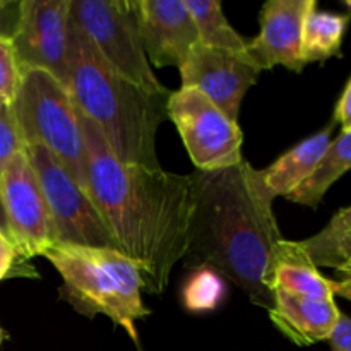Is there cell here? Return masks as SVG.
Returning a JSON list of instances; mask_svg holds the SVG:
<instances>
[{"label":"cell","mask_w":351,"mask_h":351,"mask_svg":"<svg viewBox=\"0 0 351 351\" xmlns=\"http://www.w3.org/2000/svg\"><path fill=\"white\" fill-rule=\"evenodd\" d=\"M88 153V192L113 245L137 266L143 290L161 295L189 245L191 175L120 161L79 110Z\"/></svg>","instance_id":"6da1fadb"},{"label":"cell","mask_w":351,"mask_h":351,"mask_svg":"<svg viewBox=\"0 0 351 351\" xmlns=\"http://www.w3.org/2000/svg\"><path fill=\"white\" fill-rule=\"evenodd\" d=\"M191 180L194 211L184 261L195 269H213L269 311L287 240L261 170L243 160L223 170H195Z\"/></svg>","instance_id":"7a4b0ae2"},{"label":"cell","mask_w":351,"mask_h":351,"mask_svg":"<svg viewBox=\"0 0 351 351\" xmlns=\"http://www.w3.org/2000/svg\"><path fill=\"white\" fill-rule=\"evenodd\" d=\"M67 89L77 108L96 123L123 163L161 168L156 134L170 95H153L115 71L71 19Z\"/></svg>","instance_id":"3957f363"},{"label":"cell","mask_w":351,"mask_h":351,"mask_svg":"<svg viewBox=\"0 0 351 351\" xmlns=\"http://www.w3.org/2000/svg\"><path fill=\"white\" fill-rule=\"evenodd\" d=\"M60 274L62 293L82 315H106L137 341L136 322L149 315L136 264L117 249L53 243L43 254Z\"/></svg>","instance_id":"277c9868"},{"label":"cell","mask_w":351,"mask_h":351,"mask_svg":"<svg viewBox=\"0 0 351 351\" xmlns=\"http://www.w3.org/2000/svg\"><path fill=\"white\" fill-rule=\"evenodd\" d=\"M23 144H41L88 192V153L79 108L50 72L24 69L12 101Z\"/></svg>","instance_id":"5b68a950"},{"label":"cell","mask_w":351,"mask_h":351,"mask_svg":"<svg viewBox=\"0 0 351 351\" xmlns=\"http://www.w3.org/2000/svg\"><path fill=\"white\" fill-rule=\"evenodd\" d=\"M71 19L119 74L153 95H170L151 69L132 0H71Z\"/></svg>","instance_id":"8992f818"},{"label":"cell","mask_w":351,"mask_h":351,"mask_svg":"<svg viewBox=\"0 0 351 351\" xmlns=\"http://www.w3.org/2000/svg\"><path fill=\"white\" fill-rule=\"evenodd\" d=\"M23 151L40 184L55 240L58 243L115 249L91 197L57 158L41 144H24Z\"/></svg>","instance_id":"52a82bcc"},{"label":"cell","mask_w":351,"mask_h":351,"mask_svg":"<svg viewBox=\"0 0 351 351\" xmlns=\"http://www.w3.org/2000/svg\"><path fill=\"white\" fill-rule=\"evenodd\" d=\"M167 117L177 127L199 171L223 170L243 161V134L199 89L180 88L167 99Z\"/></svg>","instance_id":"ba28073f"},{"label":"cell","mask_w":351,"mask_h":351,"mask_svg":"<svg viewBox=\"0 0 351 351\" xmlns=\"http://www.w3.org/2000/svg\"><path fill=\"white\" fill-rule=\"evenodd\" d=\"M0 202L9 235L23 259L43 256L57 243L40 184L24 151L0 173Z\"/></svg>","instance_id":"9c48e42d"},{"label":"cell","mask_w":351,"mask_h":351,"mask_svg":"<svg viewBox=\"0 0 351 351\" xmlns=\"http://www.w3.org/2000/svg\"><path fill=\"white\" fill-rule=\"evenodd\" d=\"M71 0H23L12 41L21 71L41 69L67 88Z\"/></svg>","instance_id":"30bf717a"},{"label":"cell","mask_w":351,"mask_h":351,"mask_svg":"<svg viewBox=\"0 0 351 351\" xmlns=\"http://www.w3.org/2000/svg\"><path fill=\"white\" fill-rule=\"evenodd\" d=\"M261 72L249 55L218 50L199 41L180 67L182 88L199 89L232 122L239 123L240 105Z\"/></svg>","instance_id":"8fae6325"},{"label":"cell","mask_w":351,"mask_h":351,"mask_svg":"<svg viewBox=\"0 0 351 351\" xmlns=\"http://www.w3.org/2000/svg\"><path fill=\"white\" fill-rule=\"evenodd\" d=\"M315 0H271L261 10V33L249 41L247 55L261 69L269 71L283 65L288 71L302 72V36L305 17Z\"/></svg>","instance_id":"7c38bea8"},{"label":"cell","mask_w":351,"mask_h":351,"mask_svg":"<svg viewBox=\"0 0 351 351\" xmlns=\"http://www.w3.org/2000/svg\"><path fill=\"white\" fill-rule=\"evenodd\" d=\"M141 40L156 67L180 69L199 33L185 0H136Z\"/></svg>","instance_id":"4fadbf2b"},{"label":"cell","mask_w":351,"mask_h":351,"mask_svg":"<svg viewBox=\"0 0 351 351\" xmlns=\"http://www.w3.org/2000/svg\"><path fill=\"white\" fill-rule=\"evenodd\" d=\"M339 317L341 312L335 300H315L281 290L274 291L269 308L271 322L298 346L328 341Z\"/></svg>","instance_id":"5bb4252c"},{"label":"cell","mask_w":351,"mask_h":351,"mask_svg":"<svg viewBox=\"0 0 351 351\" xmlns=\"http://www.w3.org/2000/svg\"><path fill=\"white\" fill-rule=\"evenodd\" d=\"M332 129L335 123L302 141L288 153L278 158L271 167L261 170L264 185L273 197H287L311 177L332 141Z\"/></svg>","instance_id":"9a60e30c"},{"label":"cell","mask_w":351,"mask_h":351,"mask_svg":"<svg viewBox=\"0 0 351 351\" xmlns=\"http://www.w3.org/2000/svg\"><path fill=\"white\" fill-rule=\"evenodd\" d=\"M273 288L274 291L281 290L315 300H335L336 297L332 281L326 280L319 273L317 267L298 247V242H290V240H287L285 254L274 271Z\"/></svg>","instance_id":"2e32d148"},{"label":"cell","mask_w":351,"mask_h":351,"mask_svg":"<svg viewBox=\"0 0 351 351\" xmlns=\"http://www.w3.org/2000/svg\"><path fill=\"white\" fill-rule=\"evenodd\" d=\"M348 170H351V130L350 132L341 130V134L329 143L328 149L324 151L311 177L298 185L291 194H288L287 199L315 209L331 185L336 184Z\"/></svg>","instance_id":"e0dca14e"},{"label":"cell","mask_w":351,"mask_h":351,"mask_svg":"<svg viewBox=\"0 0 351 351\" xmlns=\"http://www.w3.org/2000/svg\"><path fill=\"white\" fill-rule=\"evenodd\" d=\"M351 14H336L328 10H311L305 17L302 36V60L304 64L324 62L341 53L343 38Z\"/></svg>","instance_id":"ac0fdd59"},{"label":"cell","mask_w":351,"mask_h":351,"mask_svg":"<svg viewBox=\"0 0 351 351\" xmlns=\"http://www.w3.org/2000/svg\"><path fill=\"white\" fill-rule=\"evenodd\" d=\"M315 267H339L351 261V206L343 208L311 239L298 242Z\"/></svg>","instance_id":"d6986e66"},{"label":"cell","mask_w":351,"mask_h":351,"mask_svg":"<svg viewBox=\"0 0 351 351\" xmlns=\"http://www.w3.org/2000/svg\"><path fill=\"white\" fill-rule=\"evenodd\" d=\"M185 5L194 19L199 41L202 45L247 55L250 40L237 33L235 27L230 24L221 9V2L218 0H185Z\"/></svg>","instance_id":"ffe728a7"},{"label":"cell","mask_w":351,"mask_h":351,"mask_svg":"<svg viewBox=\"0 0 351 351\" xmlns=\"http://www.w3.org/2000/svg\"><path fill=\"white\" fill-rule=\"evenodd\" d=\"M225 295V283L218 273L208 267H197L182 290L184 305L192 312L213 311Z\"/></svg>","instance_id":"44dd1931"},{"label":"cell","mask_w":351,"mask_h":351,"mask_svg":"<svg viewBox=\"0 0 351 351\" xmlns=\"http://www.w3.org/2000/svg\"><path fill=\"white\" fill-rule=\"evenodd\" d=\"M21 72L12 41L0 40V103L12 105L19 88Z\"/></svg>","instance_id":"7402d4cb"},{"label":"cell","mask_w":351,"mask_h":351,"mask_svg":"<svg viewBox=\"0 0 351 351\" xmlns=\"http://www.w3.org/2000/svg\"><path fill=\"white\" fill-rule=\"evenodd\" d=\"M23 146L12 105L0 103V173Z\"/></svg>","instance_id":"603a6c76"},{"label":"cell","mask_w":351,"mask_h":351,"mask_svg":"<svg viewBox=\"0 0 351 351\" xmlns=\"http://www.w3.org/2000/svg\"><path fill=\"white\" fill-rule=\"evenodd\" d=\"M23 259L17 250L16 243L12 242L9 233L3 228H0V281L5 278L12 276L16 273L17 264L23 263Z\"/></svg>","instance_id":"cb8c5ba5"},{"label":"cell","mask_w":351,"mask_h":351,"mask_svg":"<svg viewBox=\"0 0 351 351\" xmlns=\"http://www.w3.org/2000/svg\"><path fill=\"white\" fill-rule=\"evenodd\" d=\"M23 0H0V40H12L21 17Z\"/></svg>","instance_id":"d4e9b609"},{"label":"cell","mask_w":351,"mask_h":351,"mask_svg":"<svg viewBox=\"0 0 351 351\" xmlns=\"http://www.w3.org/2000/svg\"><path fill=\"white\" fill-rule=\"evenodd\" d=\"M332 351H351V319L341 314L335 331L329 336Z\"/></svg>","instance_id":"484cf974"},{"label":"cell","mask_w":351,"mask_h":351,"mask_svg":"<svg viewBox=\"0 0 351 351\" xmlns=\"http://www.w3.org/2000/svg\"><path fill=\"white\" fill-rule=\"evenodd\" d=\"M335 123L341 125L343 132H350L351 130V77L345 91H343L341 98H339L338 105H336Z\"/></svg>","instance_id":"4316f807"},{"label":"cell","mask_w":351,"mask_h":351,"mask_svg":"<svg viewBox=\"0 0 351 351\" xmlns=\"http://www.w3.org/2000/svg\"><path fill=\"white\" fill-rule=\"evenodd\" d=\"M332 290H335V295H339V297L346 298V300L351 302V281L348 280L332 281Z\"/></svg>","instance_id":"83f0119b"},{"label":"cell","mask_w":351,"mask_h":351,"mask_svg":"<svg viewBox=\"0 0 351 351\" xmlns=\"http://www.w3.org/2000/svg\"><path fill=\"white\" fill-rule=\"evenodd\" d=\"M0 228H3L7 233H9V230H7V223H5V215H3V209H2V202H0Z\"/></svg>","instance_id":"f1b7e54d"},{"label":"cell","mask_w":351,"mask_h":351,"mask_svg":"<svg viewBox=\"0 0 351 351\" xmlns=\"http://www.w3.org/2000/svg\"><path fill=\"white\" fill-rule=\"evenodd\" d=\"M338 273H351V261H348L343 267H339Z\"/></svg>","instance_id":"f546056e"},{"label":"cell","mask_w":351,"mask_h":351,"mask_svg":"<svg viewBox=\"0 0 351 351\" xmlns=\"http://www.w3.org/2000/svg\"><path fill=\"white\" fill-rule=\"evenodd\" d=\"M3 341H5V332H3V329L0 328V345H2Z\"/></svg>","instance_id":"4dcf8cb0"},{"label":"cell","mask_w":351,"mask_h":351,"mask_svg":"<svg viewBox=\"0 0 351 351\" xmlns=\"http://www.w3.org/2000/svg\"><path fill=\"white\" fill-rule=\"evenodd\" d=\"M343 276V280H348L351 281V273H339Z\"/></svg>","instance_id":"1f68e13d"}]
</instances>
